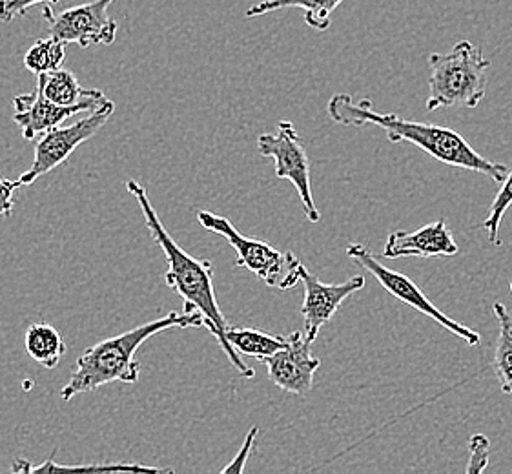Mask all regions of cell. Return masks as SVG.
<instances>
[{"label": "cell", "instance_id": "obj_1", "mask_svg": "<svg viewBox=\"0 0 512 474\" xmlns=\"http://www.w3.org/2000/svg\"><path fill=\"white\" fill-rule=\"evenodd\" d=\"M126 188L141 208L144 223L150 230V236L154 239L155 245L163 250L164 259H166L164 283L183 298L185 312H197L203 318L206 329L210 330V334L216 338L219 347L225 351L237 372L243 378H254L256 376L254 369L248 367L245 361L239 358V354L226 340V330L230 325L217 303L212 261L194 258L177 245L174 237L170 236L168 230L164 228L161 217L155 212L148 192L141 183L130 179L126 183Z\"/></svg>", "mask_w": 512, "mask_h": 474}, {"label": "cell", "instance_id": "obj_24", "mask_svg": "<svg viewBox=\"0 0 512 474\" xmlns=\"http://www.w3.org/2000/svg\"><path fill=\"white\" fill-rule=\"evenodd\" d=\"M257 434H259V427H252L248 434H246L245 442L241 445V449H239V453L234 456V460L230 462V464L226 465L225 469L221 471L223 474L228 473H243L245 471L246 460H248V456L252 453V449H254V444H256Z\"/></svg>", "mask_w": 512, "mask_h": 474}, {"label": "cell", "instance_id": "obj_4", "mask_svg": "<svg viewBox=\"0 0 512 474\" xmlns=\"http://www.w3.org/2000/svg\"><path fill=\"white\" fill-rule=\"evenodd\" d=\"M429 99L427 110L463 106L478 108L487 92V72L491 61L471 41H460L451 52L432 53L429 57Z\"/></svg>", "mask_w": 512, "mask_h": 474}, {"label": "cell", "instance_id": "obj_16", "mask_svg": "<svg viewBox=\"0 0 512 474\" xmlns=\"http://www.w3.org/2000/svg\"><path fill=\"white\" fill-rule=\"evenodd\" d=\"M24 347L33 361L46 369H55L66 354V343L50 323H33L24 334Z\"/></svg>", "mask_w": 512, "mask_h": 474}, {"label": "cell", "instance_id": "obj_14", "mask_svg": "<svg viewBox=\"0 0 512 474\" xmlns=\"http://www.w3.org/2000/svg\"><path fill=\"white\" fill-rule=\"evenodd\" d=\"M37 84L41 86L42 93L59 106L92 104L93 108H99L108 101L104 92L82 88L72 72L61 70V68L55 72L37 75Z\"/></svg>", "mask_w": 512, "mask_h": 474}, {"label": "cell", "instance_id": "obj_3", "mask_svg": "<svg viewBox=\"0 0 512 474\" xmlns=\"http://www.w3.org/2000/svg\"><path fill=\"white\" fill-rule=\"evenodd\" d=\"M190 327H205V321L197 312H170L159 320L148 321L141 327L95 343L77 358L70 382L62 387V402H72L75 396L97 391L108 383L134 385L141 378V363L135 360V352L141 349L144 341L164 330Z\"/></svg>", "mask_w": 512, "mask_h": 474}, {"label": "cell", "instance_id": "obj_5", "mask_svg": "<svg viewBox=\"0 0 512 474\" xmlns=\"http://www.w3.org/2000/svg\"><path fill=\"white\" fill-rule=\"evenodd\" d=\"M197 221L208 232L225 237L228 245L236 250L237 267L250 270L267 287L294 289L301 281L303 263L294 252H281L263 239L243 236L228 217L210 210H197Z\"/></svg>", "mask_w": 512, "mask_h": 474}, {"label": "cell", "instance_id": "obj_25", "mask_svg": "<svg viewBox=\"0 0 512 474\" xmlns=\"http://www.w3.org/2000/svg\"><path fill=\"white\" fill-rule=\"evenodd\" d=\"M21 188L19 179L11 181L8 177L0 176V216L10 217L15 207V192Z\"/></svg>", "mask_w": 512, "mask_h": 474}, {"label": "cell", "instance_id": "obj_22", "mask_svg": "<svg viewBox=\"0 0 512 474\" xmlns=\"http://www.w3.org/2000/svg\"><path fill=\"white\" fill-rule=\"evenodd\" d=\"M491 456V442L483 434H474L469 440V464L465 467V473H483L489 465Z\"/></svg>", "mask_w": 512, "mask_h": 474}, {"label": "cell", "instance_id": "obj_23", "mask_svg": "<svg viewBox=\"0 0 512 474\" xmlns=\"http://www.w3.org/2000/svg\"><path fill=\"white\" fill-rule=\"evenodd\" d=\"M39 4H59V0H0V21L13 22Z\"/></svg>", "mask_w": 512, "mask_h": 474}, {"label": "cell", "instance_id": "obj_15", "mask_svg": "<svg viewBox=\"0 0 512 474\" xmlns=\"http://www.w3.org/2000/svg\"><path fill=\"white\" fill-rule=\"evenodd\" d=\"M343 0H263L246 10V19L267 15L272 11L297 8L305 13V22L312 30L327 31L332 24V13L338 10Z\"/></svg>", "mask_w": 512, "mask_h": 474}, {"label": "cell", "instance_id": "obj_17", "mask_svg": "<svg viewBox=\"0 0 512 474\" xmlns=\"http://www.w3.org/2000/svg\"><path fill=\"white\" fill-rule=\"evenodd\" d=\"M13 473H172V469L150 467L137 464H101V465H59L53 462V456L41 465H31L28 460L15 458L11 464Z\"/></svg>", "mask_w": 512, "mask_h": 474}, {"label": "cell", "instance_id": "obj_9", "mask_svg": "<svg viewBox=\"0 0 512 474\" xmlns=\"http://www.w3.org/2000/svg\"><path fill=\"white\" fill-rule=\"evenodd\" d=\"M115 0H92L64 11H53L52 4H42V15L48 22L50 37L64 44L90 48L95 44H113L117 22L108 17V8Z\"/></svg>", "mask_w": 512, "mask_h": 474}, {"label": "cell", "instance_id": "obj_19", "mask_svg": "<svg viewBox=\"0 0 512 474\" xmlns=\"http://www.w3.org/2000/svg\"><path fill=\"white\" fill-rule=\"evenodd\" d=\"M492 310L496 314V320L500 325V332H498V343H496V351H494V360H492V367H494V374L500 383V389L505 394L512 396V318L511 312L507 307L496 301L492 305Z\"/></svg>", "mask_w": 512, "mask_h": 474}, {"label": "cell", "instance_id": "obj_18", "mask_svg": "<svg viewBox=\"0 0 512 474\" xmlns=\"http://www.w3.org/2000/svg\"><path fill=\"white\" fill-rule=\"evenodd\" d=\"M226 340L239 356H250L259 361L276 354L287 345V336H274L263 330L234 329V327H228L226 330Z\"/></svg>", "mask_w": 512, "mask_h": 474}, {"label": "cell", "instance_id": "obj_2", "mask_svg": "<svg viewBox=\"0 0 512 474\" xmlns=\"http://www.w3.org/2000/svg\"><path fill=\"white\" fill-rule=\"evenodd\" d=\"M328 117L341 126H378L385 130L390 143H410L418 146L443 165L478 172L494 183H502L509 166L485 159L456 130L432 123H416L396 114H379L370 99L358 103L349 93H336L327 106Z\"/></svg>", "mask_w": 512, "mask_h": 474}, {"label": "cell", "instance_id": "obj_8", "mask_svg": "<svg viewBox=\"0 0 512 474\" xmlns=\"http://www.w3.org/2000/svg\"><path fill=\"white\" fill-rule=\"evenodd\" d=\"M257 152L263 157L274 159L277 179H287L296 186L308 221L319 223L321 212L312 196L310 161L307 150L299 139L296 126L290 121H279L276 134H263L257 137Z\"/></svg>", "mask_w": 512, "mask_h": 474}, {"label": "cell", "instance_id": "obj_20", "mask_svg": "<svg viewBox=\"0 0 512 474\" xmlns=\"http://www.w3.org/2000/svg\"><path fill=\"white\" fill-rule=\"evenodd\" d=\"M66 57V44L53 37L39 39L24 55V66L35 75L59 70Z\"/></svg>", "mask_w": 512, "mask_h": 474}, {"label": "cell", "instance_id": "obj_12", "mask_svg": "<svg viewBox=\"0 0 512 474\" xmlns=\"http://www.w3.org/2000/svg\"><path fill=\"white\" fill-rule=\"evenodd\" d=\"M460 254V247L454 241L447 221L440 219L418 228L414 232L396 230L387 237L383 247V256L387 259L416 258H454Z\"/></svg>", "mask_w": 512, "mask_h": 474}, {"label": "cell", "instance_id": "obj_10", "mask_svg": "<svg viewBox=\"0 0 512 474\" xmlns=\"http://www.w3.org/2000/svg\"><path fill=\"white\" fill-rule=\"evenodd\" d=\"M270 382L281 391L305 396L314 387L321 360L312 354V343L296 330L287 336V345L263 360Z\"/></svg>", "mask_w": 512, "mask_h": 474}, {"label": "cell", "instance_id": "obj_13", "mask_svg": "<svg viewBox=\"0 0 512 474\" xmlns=\"http://www.w3.org/2000/svg\"><path fill=\"white\" fill-rule=\"evenodd\" d=\"M15 114L13 121L21 128L22 137L26 141H33L39 135L46 134L55 126H61L66 119L81 112H93L92 104H77V106H59L52 103L37 84L30 93H21L13 99Z\"/></svg>", "mask_w": 512, "mask_h": 474}, {"label": "cell", "instance_id": "obj_26", "mask_svg": "<svg viewBox=\"0 0 512 474\" xmlns=\"http://www.w3.org/2000/svg\"><path fill=\"white\" fill-rule=\"evenodd\" d=\"M511 294H512V281H511Z\"/></svg>", "mask_w": 512, "mask_h": 474}, {"label": "cell", "instance_id": "obj_11", "mask_svg": "<svg viewBox=\"0 0 512 474\" xmlns=\"http://www.w3.org/2000/svg\"><path fill=\"white\" fill-rule=\"evenodd\" d=\"M301 281L305 285V299L301 305V314H303L301 332L310 343L316 341L321 329L332 320V316L338 312L343 301L365 287L363 276H354L347 279L345 283L327 285L316 274H312L305 265L301 268Z\"/></svg>", "mask_w": 512, "mask_h": 474}, {"label": "cell", "instance_id": "obj_6", "mask_svg": "<svg viewBox=\"0 0 512 474\" xmlns=\"http://www.w3.org/2000/svg\"><path fill=\"white\" fill-rule=\"evenodd\" d=\"M347 256L352 259L358 267L367 270L370 276H374V279L378 281L379 285L383 289L387 290L389 294H392L394 298L400 299L401 303L409 305L412 309L418 310L423 316H429L431 320L440 323L443 329L449 330L454 336H458L460 340L465 341L469 347H476L482 336L476 332V330L465 327L460 321L452 320L449 314L441 312L431 299L427 298L423 294V290L412 281V279L403 276L396 270H390L385 267L381 261H379L369 248L358 245V243H352L347 247Z\"/></svg>", "mask_w": 512, "mask_h": 474}, {"label": "cell", "instance_id": "obj_7", "mask_svg": "<svg viewBox=\"0 0 512 474\" xmlns=\"http://www.w3.org/2000/svg\"><path fill=\"white\" fill-rule=\"evenodd\" d=\"M115 112V104L113 101H106L103 106H99L97 110L90 112L88 117H84L77 123L70 126H55L52 130H48L46 134L41 135V139L35 145V155H33V163L30 168L19 177L21 186H30L39 179V177L50 174L55 168L68 161L72 157L73 152L86 143L88 139H92L104 124L108 123V119Z\"/></svg>", "mask_w": 512, "mask_h": 474}, {"label": "cell", "instance_id": "obj_21", "mask_svg": "<svg viewBox=\"0 0 512 474\" xmlns=\"http://www.w3.org/2000/svg\"><path fill=\"white\" fill-rule=\"evenodd\" d=\"M512 205V168L507 172V177L503 179L502 186L498 190L496 197L492 199L491 208H489V216L483 221L482 228L487 232V237L492 245L500 247V227H502V219L505 212Z\"/></svg>", "mask_w": 512, "mask_h": 474}]
</instances>
